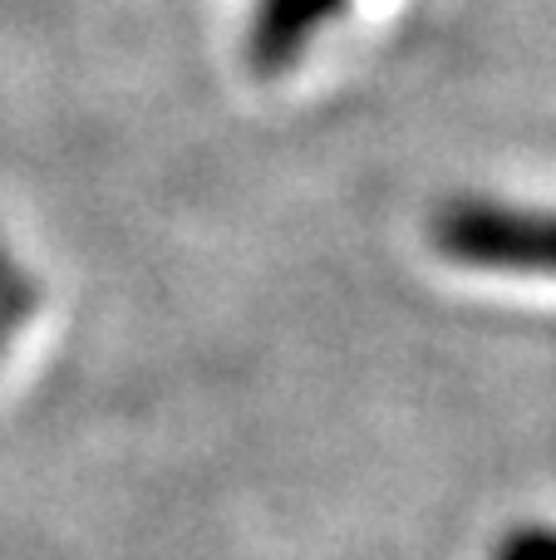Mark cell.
<instances>
[{
    "label": "cell",
    "mask_w": 556,
    "mask_h": 560,
    "mask_svg": "<svg viewBox=\"0 0 556 560\" xmlns=\"http://www.w3.org/2000/svg\"><path fill=\"white\" fill-rule=\"evenodd\" d=\"M429 242L443 261L463 266V271L556 280V212H547V207L453 197L429 217Z\"/></svg>",
    "instance_id": "6da1fadb"
},
{
    "label": "cell",
    "mask_w": 556,
    "mask_h": 560,
    "mask_svg": "<svg viewBox=\"0 0 556 560\" xmlns=\"http://www.w3.org/2000/svg\"><path fill=\"white\" fill-rule=\"evenodd\" d=\"M340 10L345 0H256V15L246 25V65L256 74L291 69Z\"/></svg>",
    "instance_id": "7a4b0ae2"
},
{
    "label": "cell",
    "mask_w": 556,
    "mask_h": 560,
    "mask_svg": "<svg viewBox=\"0 0 556 560\" xmlns=\"http://www.w3.org/2000/svg\"><path fill=\"white\" fill-rule=\"evenodd\" d=\"M493 560H556V526H518L498 541Z\"/></svg>",
    "instance_id": "3957f363"
}]
</instances>
